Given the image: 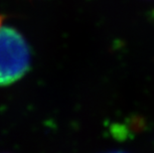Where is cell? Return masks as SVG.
Returning a JSON list of instances; mask_svg holds the SVG:
<instances>
[{"label": "cell", "instance_id": "cell-2", "mask_svg": "<svg viewBox=\"0 0 154 153\" xmlns=\"http://www.w3.org/2000/svg\"><path fill=\"white\" fill-rule=\"evenodd\" d=\"M109 153H124L122 151H112V152H109Z\"/></svg>", "mask_w": 154, "mask_h": 153}, {"label": "cell", "instance_id": "cell-1", "mask_svg": "<svg viewBox=\"0 0 154 153\" xmlns=\"http://www.w3.org/2000/svg\"><path fill=\"white\" fill-rule=\"evenodd\" d=\"M30 64V48L23 35L15 28L0 26V87L22 79Z\"/></svg>", "mask_w": 154, "mask_h": 153}]
</instances>
